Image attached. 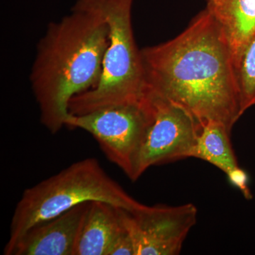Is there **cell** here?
<instances>
[{
  "mask_svg": "<svg viewBox=\"0 0 255 255\" xmlns=\"http://www.w3.org/2000/svg\"><path fill=\"white\" fill-rule=\"evenodd\" d=\"M140 51L147 94L179 106L199 123L214 121L231 130L242 117L236 65L206 9L174 39Z\"/></svg>",
  "mask_w": 255,
  "mask_h": 255,
  "instance_id": "obj_1",
  "label": "cell"
},
{
  "mask_svg": "<svg viewBox=\"0 0 255 255\" xmlns=\"http://www.w3.org/2000/svg\"><path fill=\"white\" fill-rule=\"evenodd\" d=\"M110 36L95 0H77L70 14L48 25L37 44L30 82L41 124L51 133L65 127L72 98L97 85Z\"/></svg>",
  "mask_w": 255,
  "mask_h": 255,
  "instance_id": "obj_2",
  "label": "cell"
},
{
  "mask_svg": "<svg viewBox=\"0 0 255 255\" xmlns=\"http://www.w3.org/2000/svg\"><path fill=\"white\" fill-rule=\"evenodd\" d=\"M94 201H105L128 211L143 205L114 180L97 159H82L25 189L11 219L4 255L35 225Z\"/></svg>",
  "mask_w": 255,
  "mask_h": 255,
  "instance_id": "obj_3",
  "label": "cell"
},
{
  "mask_svg": "<svg viewBox=\"0 0 255 255\" xmlns=\"http://www.w3.org/2000/svg\"><path fill=\"white\" fill-rule=\"evenodd\" d=\"M95 1L110 26V43L97 85L70 100L69 113L73 115L135 103L147 95L141 51L135 43L132 27L133 0Z\"/></svg>",
  "mask_w": 255,
  "mask_h": 255,
  "instance_id": "obj_4",
  "label": "cell"
},
{
  "mask_svg": "<svg viewBox=\"0 0 255 255\" xmlns=\"http://www.w3.org/2000/svg\"><path fill=\"white\" fill-rule=\"evenodd\" d=\"M148 95L140 102L107 107L82 115L69 114L65 126L91 134L111 162L132 181L137 155L152 119Z\"/></svg>",
  "mask_w": 255,
  "mask_h": 255,
  "instance_id": "obj_5",
  "label": "cell"
},
{
  "mask_svg": "<svg viewBox=\"0 0 255 255\" xmlns=\"http://www.w3.org/2000/svg\"><path fill=\"white\" fill-rule=\"evenodd\" d=\"M147 95L152 99L153 114L139 150L132 182L152 166L192 157L200 128L182 107Z\"/></svg>",
  "mask_w": 255,
  "mask_h": 255,
  "instance_id": "obj_6",
  "label": "cell"
},
{
  "mask_svg": "<svg viewBox=\"0 0 255 255\" xmlns=\"http://www.w3.org/2000/svg\"><path fill=\"white\" fill-rule=\"evenodd\" d=\"M133 242L135 255L180 254L183 243L197 220L191 204L178 206L142 205L135 211L119 208Z\"/></svg>",
  "mask_w": 255,
  "mask_h": 255,
  "instance_id": "obj_7",
  "label": "cell"
},
{
  "mask_svg": "<svg viewBox=\"0 0 255 255\" xmlns=\"http://www.w3.org/2000/svg\"><path fill=\"white\" fill-rule=\"evenodd\" d=\"M91 201L35 225L5 255H74L82 222Z\"/></svg>",
  "mask_w": 255,
  "mask_h": 255,
  "instance_id": "obj_8",
  "label": "cell"
},
{
  "mask_svg": "<svg viewBox=\"0 0 255 255\" xmlns=\"http://www.w3.org/2000/svg\"><path fill=\"white\" fill-rule=\"evenodd\" d=\"M119 207L91 201L82 222L74 255H108L112 243L123 231Z\"/></svg>",
  "mask_w": 255,
  "mask_h": 255,
  "instance_id": "obj_9",
  "label": "cell"
},
{
  "mask_svg": "<svg viewBox=\"0 0 255 255\" xmlns=\"http://www.w3.org/2000/svg\"><path fill=\"white\" fill-rule=\"evenodd\" d=\"M206 10L226 36L237 69L255 35V0H208Z\"/></svg>",
  "mask_w": 255,
  "mask_h": 255,
  "instance_id": "obj_10",
  "label": "cell"
},
{
  "mask_svg": "<svg viewBox=\"0 0 255 255\" xmlns=\"http://www.w3.org/2000/svg\"><path fill=\"white\" fill-rule=\"evenodd\" d=\"M199 124L192 157L212 164L226 175L239 167L230 139L231 130L224 124L214 121Z\"/></svg>",
  "mask_w": 255,
  "mask_h": 255,
  "instance_id": "obj_11",
  "label": "cell"
},
{
  "mask_svg": "<svg viewBox=\"0 0 255 255\" xmlns=\"http://www.w3.org/2000/svg\"><path fill=\"white\" fill-rule=\"evenodd\" d=\"M236 73L243 116L255 106V35L243 52Z\"/></svg>",
  "mask_w": 255,
  "mask_h": 255,
  "instance_id": "obj_12",
  "label": "cell"
},
{
  "mask_svg": "<svg viewBox=\"0 0 255 255\" xmlns=\"http://www.w3.org/2000/svg\"><path fill=\"white\" fill-rule=\"evenodd\" d=\"M108 255H135L133 242L125 226L112 243Z\"/></svg>",
  "mask_w": 255,
  "mask_h": 255,
  "instance_id": "obj_13",
  "label": "cell"
},
{
  "mask_svg": "<svg viewBox=\"0 0 255 255\" xmlns=\"http://www.w3.org/2000/svg\"><path fill=\"white\" fill-rule=\"evenodd\" d=\"M227 176L231 184L238 188L247 199H251L253 198L251 189L248 186L249 176L246 171L239 167L230 172Z\"/></svg>",
  "mask_w": 255,
  "mask_h": 255,
  "instance_id": "obj_14",
  "label": "cell"
}]
</instances>
